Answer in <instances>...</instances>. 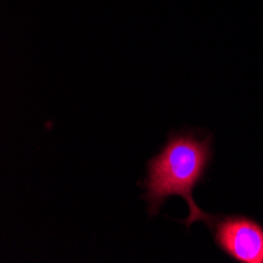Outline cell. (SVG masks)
<instances>
[{"label": "cell", "instance_id": "obj_1", "mask_svg": "<svg viewBox=\"0 0 263 263\" xmlns=\"http://www.w3.org/2000/svg\"><path fill=\"white\" fill-rule=\"evenodd\" d=\"M213 137L199 139L193 131L172 133L162 150L147 164L143 199L148 203L150 216L159 213L164 202L180 196L189 206V216L183 221L186 227L194 222H213V214L205 213L193 197L194 187L205 178L213 159Z\"/></svg>", "mask_w": 263, "mask_h": 263}, {"label": "cell", "instance_id": "obj_2", "mask_svg": "<svg viewBox=\"0 0 263 263\" xmlns=\"http://www.w3.org/2000/svg\"><path fill=\"white\" fill-rule=\"evenodd\" d=\"M214 243L238 263H263V226L257 221L233 214L214 216L210 224Z\"/></svg>", "mask_w": 263, "mask_h": 263}]
</instances>
